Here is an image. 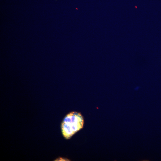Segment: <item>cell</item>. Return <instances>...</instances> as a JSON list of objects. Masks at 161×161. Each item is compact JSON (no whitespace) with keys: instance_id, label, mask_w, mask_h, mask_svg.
<instances>
[{"instance_id":"obj_2","label":"cell","mask_w":161,"mask_h":161,"mask_svg":"<svg viewBox=\"0 0 161 161\" xmlns=\"http://www.w3.org/2000/svg\"><path fill=\"white\" fill-rule=\"evenodd\" d=\"M55 161H70V160L66 158L60 157L57 158Z\"/></svg>"},{"instance_id":"obj_1","label":"cell","mask_w":161,"mask_h":161,"mask_svg":"<svg viewBox=\"0 0 161 161\" xmlns=\"http://www.w3.org/2000/svg\"><path fill=\"white\" fill-rule=\"evenodd\" d=\"M84 120L81 114L72 112L64 117L61 126L62 134L66 139H70L83 127Z\"/></svg>"}]
</instances>
